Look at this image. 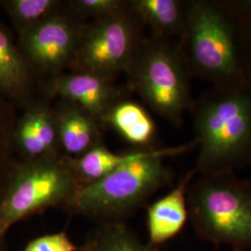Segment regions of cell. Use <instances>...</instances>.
<instances>
[{
	"mask_svg": "<svg viewBox=\"0 0 251 251\" xmlns=\"http://www.w3.org/2000/svg\"><path fill=\"white\" fill-rule=\"evenodd\" d=\"M132 11L149 36L172 39L182 35L186 20V0H131L127 1Z\"/></svg>",
	"mask_w": 251,
	"mask_h": 251,
	"instance_id": "cell-14",
	"label": "cell"
},
{
	"mask_svg": "<svg viewBox=\"0 0 251 251\" xmlns=\"http://www.w3.org/2000/svg\"><path fill=\"white\" fill-rule=\"evenodd\" d=\"M197 147L194 140L177 147H135L130 157L104 178L77 190L63 210L99 223L125 222L158 190L172 186L166 159Z\"/></svg>",
	"mask_w": 251,
	"mask_h": 251,
	"instance_id": "cell-1",
	"label": "cell"
},
{
	"mask_svg": "<svg viewBox=\"0 0 251 251\" xmlns=\"http://www.w3.org/2000/svg\"><path fill=\"white\" fill-rule=\"evenodd\" d=\"M42 88L50 97L77 104L100 124L110 108L123 98L122 90L115 86L114 81L87 72L62 73L49 77Z\"/></svg>",
	"mask_w": 251,
	"mask_h": 251,
	"instance_id": "cell-9",
	"label": "cell"
},
{
	"mask_svg": "<svg viewBox=\"0 0 251 251\" xmlns=\"http://www.w3.org/2000/svg\"><path fill=\"white\" fill-rule=\"evenodd\" d=\"M16 121L15 107L0 95V198L20 162L13 144Z\"/></svg>",
	"mask_w": 251,
	"mask_h": 251,
	"instance_id": "cell-19",
	"label": "cell"
},
{
	"mask_svg": "<svg viewBox=\"0 0 251 251\" xmlns=\"http://www.w3.org/2000/svg\"><path fill=\"white\" fill-rule=\"evenodd\" d=\"M235 27L246 84L251 87V0H226Z\"/></svg>",
	"mask_w": 251,
	"mask_h": 251,
	"instance_id": "cell-20",
	"label": "cell"
},
{
	"mask_svg": "<svg viewBox=\"0 0 251 251\" xmlns=\"http://www.w3.org/2000/svg\"><path fill=\"white\" fill-rule=\"evenodd\" d=\"M232 251H236V250H233Z\"/></svg>",
	"mask_w": 251,
	"mask_h": 251,
	"instance_id": "cell-25",
	"label": "cell"
},
{
	"mask_svg": "<svg viewBox=\"0 0 251 251\" xmlns=\"http://www.w3.org/2000/svg\"><path fill=\"white\" fill-rule=\"evenodd\" d=\"M126 75L128 88L148 107L171 125H183L195 99L177 41L146 36Z\"/></svg>",
	"mask_w": 251,
	"mask_h": 251,
	"instance_id": "cell-5",
	"label": "cell"
},
{
	"mask_svg": "<svg viewBox=\"0 0 251 251\" xmlns=\"http://www.w3.org/2000/svg\"><path fill=\"white\" fill-rule=\"evenodd\" d=\"M2 236H6V234H2V233H0V237H2Z\"/></svg>",
	"mask_w": 251,
	"mask_h": 251,
	"instance_id": "cell-24",
	"label": "cell"
},
{
	"mask_svg": "<svg viewBox=\"0 0 251 251\" xmlns=\"http://www.w3.org/2000/svg\"><path fill=\"white\" fill-rule=\"evenodd\" d=\"M177 42L191 78L215 88L247 85L226 0H186L185 26Z\"/></svg>",
	"mask_w": 251,
	"mask_h": 251,
	"instance_id": "cell-3",
	"label": "cell"
},
{
	"mask_svg": "<svg viewBox=\"0 0 251 251\" xmlns=\"http://www.w3.org/2000/svg\"><path fill=\"white\" fill-rule=\"evenodd\" d=\"M131 150L125 152H115L104 144H98L79 156L70 158L69 161L74 175L80 187L94 183L104 178L126 161Z\"/></svg>",
	"mask_w": 251,
	"mask_h": 251,
	"instance_id": "cell-17",
	"label": "cell"
},
{
	"mask_svg": "<svg viewBox=\"0 0 251 251\" xmlns=\"http://www.w3.org/2000/svg\"><path fill=\"white\" fill-rule=\"evenodd\" d=\"M65 231L47 233L27 243L22 251H80Z\"/></svg>",
	"mask_w": 251,
	"mask_h": 251,
	"instance_id": "cell-22",
	"label": "cell"
},
{
	"mask_svg": "<svg viewBox=\"0 0 251 251\" xmlns=\"http://www.w3.org/2000/svg\"><path fill=\"white\" fill-rule=\"evenodd\" d=\"M79 188L62 152L19 162L0 198V233L49 208H63Z\"/></svg>",
	"mask_w": 251,
	"mask_h": 251,
	"instance_id": "cell-6",
	"label": "cell"
},
{
	"mask_svg": "<svg viewBox=\"0 0 251 251\" xmlns=\"http://www.w3.org/2000/svg\"><path fill=\"white\" fill-rule=\"evenodd\" d=\"M67 9L75 16L84 19L103 18L125 9L127 1L122 0H72L66 2Z\"/></svg>",
	"mask_w": 251,
	"mask_h": 251,
	"instance_id": "cell-21",
	"label": "cell"
},
{
	"mask_svg": "<svg viewBox=\"0 0 251 251\" xmlns=\"http://www.w3.org/2000/svg\"><path fill=\"white\" fill-rule=\"evenodd\" d=\"M198 175L235 173L251 165V87L215 88L194 100Z\"/></svg>",
	"mask_w": 251,
	"mask_h": 251,
	"instance_id": "cell-2",
	"label": "cell"
},
{
	"mask_svg": "<svg viewBox=\"0 0 251 251\" xmlns=\"http://www.w3.org/2000/svg\"><path fill=\"white\" fill-rule=\"evenodd\" d=\"M187 202L199 239L251 251V181L235 173L197 175L189 184Z\"/></svg>",
	"mask_w": 251,
	"mask_h": 251,
	"instance_id": "cell-4",
	"label": "cell"
},
{
	"mask_svg": "<svg viewBox=\"0 0 251 251\" xmlns=\"http://www.w3.org/2000/svg\"><path fill=\"white\" fill-rule=\"evenodd\" d=\"M3 7L20 35L63 9L60 0H2Z\"/></svg>",
	"mask_w": 251,
	"mask_h": 251,
	"instance_id": "cell-18",
	"label": "cell"
},
{
	"mask_svg": "<svg viewBox=\"0 0 251 251\" xmlns=\"http://www.w3.org/2000/svg\"><path fill=\"white\" fill-rule=\"evenodd\" d=\"M60 150L74 158L101 144V124L72 101L60 100L54 106Z\"/></svg>",
	"mask_w": 251,
	"mask_h": 251,
	"instance_id": "cell-13",
	"label": "cell"
},
{
	"mask_svg": "<svg viewBox=\"0 0 251 251\" xmlns=\"http://www.w3.org/2000/svg\"><path fill=\"white\" fill-rule=\"evenodd\" d=\"M0 251H6V248H5V236L0 237Z\"/></svg>",
	"mask_w": 251,
	"mask_h": 251,
	"instance_id": "cell-23",
	"label": "cell"
},
{
	"mask_svg": "<svg viewBox=\"0 0 251 251\" xmlns=\"http://www.w3.org/2000/svg\"><path fill=\"white\" fill-rule=\"evenodd\" d=\"M80 251H159V248L144 243L125 222H105L89 233Z\"/></svg>",
	"mask_w": 251,
	"mask_h": 251,
	"instance_id": "cell-16",
	"label": "cell"
},
{
	"mask_svg": "<svg viewBox=\"0 0 251 251\" xmlns=\"http://www.w3.org/2000/svg\"><path fill=\"white\" fill-rule=\"evenodd\" d=\"M85 22L61 9L18 35L19 47L35 72L51 77L71 65Z\"/></svg>",
	"mask_w": 251,
	"mask_h": 251,
	"instance_id": "cell-8",
	"label": "cell"
},
{
	"mask_svg": "<svg viewBox=\"0 0 251 251\" xmlns=\"http://www.w3.org/2000/svg\"><path fill=\"white\" fill-rule=\"evenodd\" d=\"M101 125L109 126L136 147H149L155 139L156 126L140 103L130 100L117 101L104 116Z\"/></svg>",
	"mask_w": 251,
	"mask_h": 251,
	"instance_id": "cell-15",
	"label": "cell"
},
{
	"mask_svg": "<svg viewBox=\"0 0 251 251\" xmlns=\"http://www.w3.org/2000/svg\"><path fill=\"white\" fill-rule=\"evenodd\" d=\"M144 31L128 5L117 13L85 23L69 69L115 80L133 63L146 37Z\"/></svg>",
	"mask_w": 251,
	"mask_h": 251,
	"instance_id": "cell-7",
	"label": "cell"
},
{
	"mask_svg": "<svg viewBox=\"0 0 251 251\" xmlns=\"http://www.w3.org/2000/svg\"><path fill=\"white\" fill-rule=\"evenodd\" d=\"M17 117L13 133L19 161L61 152L54 107L43 100H34Z\"/></svg>",
	"mask_w": 251,
	"mask_h": 251,
	"instance_id": "cell-10",
	"label": "cell"
},
{
	"mask_svg": "<svg viewBox=\"0 0 251 251\" xmlns=\"http://www.w3.org/2000/svg\"><path fill=\"white\" fill-rule=\"evenodd\" d=\"M36 74L11 30L0 22V95L25 109L35 100Z\"/></svg>",
	"mask_w": 251,
	"mask_h": 251,
	"instance_id": "cell-11",
	"label": "cell"
},
{
	"mask_svg": "<svg viewBox=\"0 0 251 251\" xmlns=\"http://www.w3.org/2000/svg\"><path fill=\"white\" fill-rule=\"evenodd\" d=\"M197 175L196 170L191 169L179 179L175 187L148 206L146 209L148 243L159 248L184 228L189 220L187 189Z\"/></svg>",
	"mask_w": 251,
	"mask_h": 251,
	"instance_id": "cell-12",
	"label": "cell"
}]
</instances>
